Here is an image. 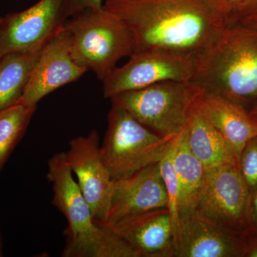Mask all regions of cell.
<instances>
[{
    "mask_svg": "<svg viewBox=\"0 0 257 257\" xmlns=\"http://www.w3.org/2000/svg\"><path fill=\"white\" fill-rule=\"evenodd\" d=\"M113 182L110 208L104 226L128 216L168 208V195L161 175L160 162Z\"/></svg>",
    "mask_w": 257,
    "mask_h": 257,
    "instance_id": "12",
    "label": "cell"
},
{
    "mask_svg": "<svg viewBox=\"0 0 257 257\" xmlns=\"http://www.w3.org/2000/svg\"><path fill=\"white\" fill-rule=\"evenodd\" d=\"M64 156L91 208L94 221L104 226L110 208L114 182L103 161L99 134L92 130L87 136L72 139Z\"/></svg>",
    "mask_w": 257,
    "mask_h": 257,
    "instance_id": "9",
    "label": "cell"
},
{
    "mask_svg": "<svg viewBox=\"0 0 257 257\" xmlns=\"http://www.w3.org/2000/svg\"><path fill=\"white\" fill-rule=\"evenodd\" d=\"M244 254L243 257H257V237L244 236Z\"/></svg>",
    "mask_w": 257,
    "mask_h": 257,
    "instance_id": "26",
    "label": "cell"
},
{
    "mask_svg": "<svg viewBox=\"0 0 257 257\" xmlns=\"http://www.w3.org/2000/svg\"><path fill=\"white\" fill-rule=\"evenodd\" d=\"M178 181L179 216L193 212L204 187L206 169L189 149L184 128L179 134L174 155Z\"/></svg>",
    "mask_w": 257,
    "mask_h": 257,
    "instance_id": "17",
    "label": "cell"
},
{
    "mask_svg": "<svg viewBox=\"0 0 257 257\" xmlns=\"http://www.w3.org/2000/svg\"><path fill=\"white\" fill-rule=\"evenodd\" d=\"M64 0H40L0 20V57L43 46L63 25Z\"/></svg>",
    "mask_w": 257,
    "mask_h": 257,
    "instance_id": "11",
    "label": "cell"
},
{
    "mask_svg": "<svg viewBox=\"0 0 257 257\" xmlns=\"http://www.w3.org/2000/svg\"><path fill=\"white\" fill-rule=\"evenodd\" d=\"M37 105L20 101L0 111V172L26 133Z\"/></svg>",
    "mask_w": 257,
    "mask_h": 257,
    "instance_id": "19",
    "label": "cell"
},
{
    "mask_svg": "<svg viewBox=\"0 0 257 257\" xmlns=\"http://www.w3.org/2000/svg\"><path fill=\"white\" fill-rule=\"evenodd\" d=\"M244 236L203 220L193 211L179 216L174 257H243Z\"/></svg>",
    "mask_w": 257,
    "mask_h": 257,
    "instance_id": "13",
    "label": "cell"
},
{
    "mask_svg": "<svg viewBox=\"0 0 257 257\" xmlns=\"http://www.w3.org/2000/svg\"><path fill=\"white\" fill-rule=\"evenodd\" d=\"M178 136L174 141L170 151L167 152V155L160 162L161 175L168 195V209L170 211L171 219H172V224L175 230V238L179 229V189L178 181H177L175 167H174V155H175L176 144H177Z\"/></svg>",
    "mask_w": 257,
    "mask_h": 257,
    "instance_id": "20",
    "label": "cell"
},
{
    "mask_svg": "<svg viewBox=\"0 0 257 257\" xmlns=\"http://www.w3.org/2000/svg\"><path fill=\"white\" fill-rule=\"evenodd\" d=\"M226 28L239 23L254 0H203Z\"/></svg>",
    "mask_w": 257,
    "mask_h": 257,
    "instance_id": "21",
    "label": "cell"
},
{
    "mask_svg": "<svg viewBox=\"0 0 257 257\" xmlns=\"http://www.w3.org/2000/svg\"><path fill=\"white\" fill-rule=\"evenodd\" d=\"M198 99L204 114L239 161L246 144L257 136V117L243 106L214 93L202 89Z\"/></svg>",
    "mask_w": 257,
    "mask_h": 257,
    "instance_id": "15",
    "label": "cell"
},
{
    "mask_svg": "<svg viewBox=\"0 0 257 257\" xmlns=\"http://www.w3.org/2000/svg\"><path fill=\"white\" fill-rule=\"evenodd\" d=\"M198 60L160 51L136 52L121 67H115L103 83L105 98L165 81H192Z\"/></svg>",
    "mask_w": 257,
    "mask_h": 257,
    "instance_id": "8",
    "label": "cell"
},
{
    "mask_svg": "<svg viewBox=\"0 0 257 257\" xmlns=\"http://www.w3.org/2000/svg\"><path fill=\"white\" fill-rule=\"evenodd\" d=\"M64 25L72 36L74 62L92 70L101 82L121 59L135 53L131 30L104 7L82 12L66 20Z\"/></svg>",
    "mask_w": 257,
    "mask_h": 257,
    "instance_id": "4",
    "label": "cell"
},
{
    "mask_svg": "<svg viewBox=\"0 0 257 257\" xmlns=\"http://www.w3.org/2000/svg\"><path fill=\"white\" fill-rule=\"evenodd\" d=\"M238 24L257 30V0H254L249 9Z\"/></svg>",
    "mask_w": 257,
    "mask_h": 257,
    "instance_id": "25",
    "label": "cell"
},
{
    "mask_svg": "<svg viewBox=\"0 0 257 257\" xmlns=\"http://www.w3.org/2000/svg\"><path fill=\"white\" fill-rule=\"evenodd\" d=\"M244 236L257 237V190L251 194L247 231Z\"/></svg>",
    "mask_w": 257,
    "mask_h": 257,
    "instance_id": "24",
    "label": "cell"
},
{
    "mask_svg": "<svg viewBox=\"0 0 257 257\" xmlns=\"http://www.w3.org/2000/svg\"><path fill=\"white\" fill-rule=\"evenodd\" d=\"M45 45L0 57V111L20 101Z\"/></svg>",
    "mask_w": 257,
    "mask_h": 257,
    "instance_id": "18",
    "label": "cell"
},
{
    "mask_svg": "<svg viewBox=\"0 0 257 257\" xmlns=\"http://www.w3.org/2000/svg\"><path fill=\"white\" fill-rule=\"evenodd\" d=\"M199 96L189 109L184 128L189 149L206 170L226 165H238L232 148L204 114Z\"/></svg>",
    "mask_w": 257,
    "mask_h": 257,
    "instance_id": "16",
    "label": "cell"
},
{
    "mask_svg": "<svg viewBox=\"0 0 257 257\" xmlns=\"http://www.w3.org/2000/svg\"><path fill=\"white\" fill-rule=\"evenodd\" d=\"M47 177L52 184V203L68 223L62 256L141 257L112 229L94 221L64 152L55 154L49 160Z\"/></svg>",
    "mask_w": 257,
    "mask_h": 257,
    "instance_id": "2",
    "label": "cell"
},
{
    "mask_svg": "<svg viewBox=\"0 0 257 257\" xmlns=\"http://www.w3.org/2000/svg\"><path fill=\"white\" fill-rule=\"evenodd\" d=\"M0 20H1V18H0Z\"/></svg>",
    "mask_w": 257,
    "mask_h": 257,
    "instance_id": "28",
    "label": "cell"
},
{
    "mask_svg": "<svg viewBox=\"0 0 257 257\" xmlns=\"http://www.w3.org/2000/svg\"><path fill=\"white\" fill-rule=\"evenodd\" d=\"M103 7L131 30L135 53L160 51L199 60L226 28L203 0H106Z\"/></svg>",
    "mask_w": 257,
    "mask_h": 257,
    "instance_id": "1",
    "label": "cell"
},
{
    "mask_svg": "<svg viewBox=\"0 0 257 257\" xmlns=\"http://www.w3.org/2000/svg\"><path fill=\"white\" fill-rule=\"evenodd\" d=\"M101 145L104 165L113 181L126 178L159 163L177 137L163 138L149 130L126 109L111 104Z\"/></svg>",
    "mask_w": 257,
    "mask_h": 257,
    "instance_id": "5",
    "label": "cell"
},
{
    "mask_svg": "<svg viewBox=\"0 0 257 257\" xmlns=\"http://www.w3.org/2000/svg\"><path fill=\"white\" fill-rule=\"evenodd\" d=\"M238 166L241 177L252 194L257 190V136L251 139L243 147Z\"/></svg>",
    "mask_w": 257,
    "mask_h": 257,
    "instance_id": "22",
    "label": "cell"
},
{
    "mask_svg": "<svg viewBox=\"0 0 257 257\" xmlns=\"http://www.w3.org/2000/svg\"><path fill=\"white\" fill-rule=\"evenodd\" d=\"M141 257H174L175 230L168 208L154 209L109 225Z\"/></svg>",
    "mask_w": 257,
    "mask_h": 257,
    "instance_id": "14",
    "label": "cell"
},
{
    "mask_svg": "<svg viewBox=\"0 0 257 257\" xmlns=\"http://www.w3.org/2000/svg\"><path fill=\"white\" fill-rule=\"evenodd\" d=\"M87 71L74 62L72 36L63 24L42 49L20 101L37 105L47 94L78 80Z\"/></svg>",
    "mask_w": 257,
    "mask_h": 257,
    "instance_id": "10",
    "label": "cell"
},
{
    "mask_svg": "<svg viewBox=\"0 0 257 257\" xmlns=\"http://www.w3.org/2000/svg\"><path fill=\"white\" fill-rule=\"evenodd\" d=\"M251 197L239 166L214 167L206 170L204 187L194 212L203 220L244 236Z\"/></svg>",
    "mask_w": 257,
    "mask_h": 257,
    "instance_id": "7",
    "label": "cell"
},
{
    "mask_svg": "<svg viewBox=\"0 0 257 257\" xmlns=\"http://www.w3.org/2000/svg\"><path fill=\"white\" fill-rule=\"evenodd\" d=\"M248 111H249L250 114L257 117V101L251 106V108L248 109Z\"/></svg>",
    "mask_w": 257,
    "mask_h": 257,
    "instance_id": "27",
    "label": "cell"
},
{
    "mask_svg": "<svg viewBox=\"0 0 257 257\" xmlns=\"http://www.w3.org/2000/svg\"><path fill=\"white\" fill-rule=\"evenodd\" d=\"M104 0H64L62 8L63 23L74 15L87 10H99L103 8Z\"/></svg>",
    "mask_w": 257,
    "mask_h": 257,
    "instance_id": "23",
    "label": "cell"
},
{
    "mask_svg": "<svg viewBox=\"0 0 257 257\" xmlns=\"http://www.w3.org/2000/svg\"><path fill=\"white\" fill-rule=\"evenodd\" d=\"M191 82L246 109L251 108L257 101V30L239 24L225 29L198 60Z\"/></svg>",
    "mask_w": 257,
    "mask_h": 257,
    "instance_id": "3",
    "label": "cell"
},
{
    "mask_svg": "<svg viewBox=\"0 0 257 257\" xmlns=\"http://www.w3.org/2000/svg\"><path fill=\"white\" fill-rule=\"evenodd\" d=\"M202 89L189 81H165L111 98L144 126L163 138L177 137L187 124L191 106Z\"/></svg>",
    "mask_w": 257,
    "mask_h": 257,
    "instance_id": "6",
    "label": "cell"
}]
</instances>
